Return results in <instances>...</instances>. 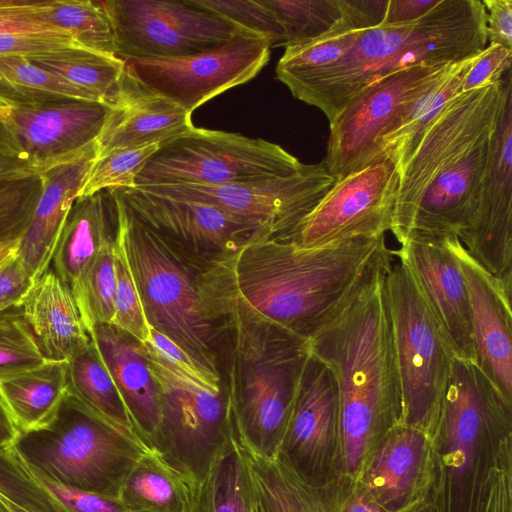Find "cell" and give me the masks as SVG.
Here are the masks:
<instances>
[{
  "label": "cell",
  "mask_w": 512,
  "mask_h": 512,
  "mask_svg": "<svg viewBox=\"0 0 512 512\" xmlns=\"http://www.w3.org/2000/svg\"><path fill=\"white\" fill-rule=\"evenodd\" d=\"M392 260L385 235L302 249L263 238L207 259L198 274L208 317L268 326L309 341Z\"/></svg>",
  "instance_id": "obj_1"
},
{
  "label": "cell",
  "mask_w": 512,
  "mask_h": 512,
  "mask_svg": "<svg viewBox=\"0 0 512 512\" xmlns=\"http://www.w3.org/2000/svg\"><path fill=\"white\" fill-rule=\"evenodd\" d=\"M511 77L509 70L455 95L413 141L398 170L390 229L400 244L458 236L484 176Z\"/></svg>",
  "instance_id": "obj_2"
},
{
  "label": "cell",
  "mask_w": 512,
  "mask_h": 512,
  "mask_svg": "<svg viewBox=\"0 0 512 512\" xmlns=\"http://www.w3.org/2000/svg\"><path fill=\"white\" fill-rule=\"evenodd\" d=\"M387 267L308 341L310 353L331 370L336 381L342 474L354 480L385 436L401 424V388L385 287Z\"/></svg>",
  "instance_id": "obj_3"
},
{
  "label": "cell",
  "mask_w": 512,
  "mask_h": 512,
  "mask_svg": "<svg viewBox=\"0 0 512 512\" xmlns=\"http://www.w3.org/2000/svg\"><path fill=\"white\" fill-rule=\"evenodd\" d=\"M487 44L482 1L441 0L416 21L362 30L340 60L288 89L321 110L330 123L350 99L386 74L420 64L460 62Z\"/></svg>",
  "instance_id": "obj_4"
},
{
  "label": "cell",
  "mask_w": 512,
  "mask_h": 512,
  "mask_svg": "<svg viewBox=\"0 0 512 512\" xmlns=\"http://www.w3.org/2000/svg\"><path fill=\"white\" fill-rule=\"evenodd\" d=\"M431 444L427 499L437 512H478L494 472L512 467V403L476 363L453 359Z\"/></svg>",
  "instance_id": "obj_5"
},
{
  "label": "cell",
  "mask_w": 512,
  "mask_h": 512,
  "mask_svg": "<svg viewBox=\"0 0 512 512\" xmlns=\"http://www.w3.org/2000/svg\"><path fill=\"white\" fill-rule=\"evenodd\" d=\"M11 446L51 481L118 499L127 475L150 451L138 436L102 419L69 392L45 425L18 432Z\"/></svg>",
  "instance_id": "obj_6"
},
{
  "label": "cell",
  "mask_w": 512,
  "mask_h": 512,
  "mask_svg": "<svg viewBox=\"0 0 512 512\" xmlns=\"http://www.w3.org/2000/svg\"><path fill=\"white\" fill-rule=\"evenodd\" d=\"M226 386L239 437L252 452L276 457L310 354L308 341L268 326L234 322Z\"/></svg>",
  "instance_id": "obj_7"
},
{
  "label": "cell",
  "mask_w": 512,
  "mask_h": 512,
  "mask_svg": "<svg viewBox=\"0 0 512 512\" xmlns=\"http://www.w3.org/2000/svg\"><path fill=\"white\" fill-rule=\"evenodd\" d=\"M119 200V231L150 326L221 378L215 351L217 324L203 307L198 275L174 244L138 220L120 196Z\"/></svg>",
  "instance_id": "obj_8"
},
{
  "label": "cell",
  "mask_w": 512,
  "mask_h": 512,
  "mask_svg": "<svg viewBox=\"0 0 512 512\" xmlns=\"http://www.w3.org/2000/svg\"><path fill=\"white\" fill-rule=\"evenodd\" d=\"M396 257L385 272V287L401 388V425L431 437L454 355L413 272Z\"/></svg>",
  "instance_id": "obj_9"
},
{
  "label": "cell",
  "mask_w": 512,
  "mask_h": 512,
  "mask_svg": "<svg viewBox=\"0 0 512 512\" xmlns=\"http://www.w3.org/2000/svg\"><path fill=\"white\" fill-rule=\"evenodd\" d=\"M302 165L275 143L193 127L160 145L136 176L135 187L254 182L291 174Z\"/></svg>",
  "instance_id": "obj_10"
},
{
  "label": "cell",
  "mask_w": 512,
  "mask_h": 512,
  "mask_svg": "<svg viewBox=\"0 0 512 512\" xmlns=\"http://www.w3.org/2000/svg\"><path fill=\"white\" fill-rule=\"evenodd\" d=\"M161 395V418L150 450L196 486L228 442L231 407L226 388L185 376L141 344Z\"/></svg>",
  "instance_id": "obj_11"
},
{
  "label": "cell",
  "mask_w": 512,
  "mask_h": 512,
  "mask_svg": "<svg viewBox=\"0 0 512 512\" xmlns=\"http://www.w3.org/2000/svg\"><path fill=\"white\" fill-rule=\"evenodd\" d=\"M414 65L377 79L358 92L329 123L323 160L335 182L382 161L379 146L405 109L453 65Z\"/></svg>",
  "instance_id": "obj_12"
},
{
  "label": "cell",
  "mask_w": 512,
  "mask_h": 512,
  "mask_svg": "<svg viewBox=\"0 0 512 512\" xmlns=\"http://www.w3.org/2000/svg\"><path fill=\"white\" fill-rule=\"evenodd\" d=\"M101 4L121 59L184 57L253 34L192 0H106Z\"/></svg>",
  "instance_id": "obj_13"
},
{
  "label": "cell",
  "mask_w": 512,
  "mask_h": 512,
  "mask_svg": "<svg viewBox=\"0 0 512 512\" xmlns=\"http://www.w3.org/2000/svg\"><path fill=\"white\" fill-rule=\"evenodd\" d=\"M263 38L238 36L214 49L174 58L122 59L144 89L192 112L224 91L254 78L270 58Z\"/></svg>",
  "instance_id": "obj_14"
},
{
  "label": "cell",
  "mask_w": 512,
  "mask_h": 512,
  "mask_svg": "<svg viewBox=\"0 0 512 512\" xmlns=\"http://www.w3.org/2000/svg\"><path fill=\"white\" fill-rule=\"evenodd\" d=\"M335 179L323 161L304 164L280 177L222 186L165 185L140 187L160 195L214 205L259 223L273 238L287 237L316 207Z\"/></svg>",
  "instance_id": "obj_15"
},
{
  "label": "cell",
  "mask_w": 512,
  "mask_h": 512,
  "mask_svg": "<svg viewBox=\"0 0 512 512\" xmlns=\"http://www.w3.org/2000/svg\"><path fill=\"white\" fill-rule=\"evenodd\" d=\"M398 172L388 157L337 181L284 239L312 249L385 235L392 225Z\"/></svg>",
  "instance_id": "obj_16"
},
{
  "label": "cell",
  "mask_w": 512,
  "mask_h": 512,
  "mask_svg": "<svg viewBox=\"0 0 512 512\" xmlns=\"http://www.w3.org/2000/svg\"><path fill=\"white\" fill-rule=\"evenodd\" d=\"M276 457L313 485L343 475L336 381L331 370L311 353Z\"/></svg>",
  "instance_id": "obj_17"
},
{
  "label": "cell",
  "mask_w": 512,
  "mask_h": 512,
  "mask_svg": "<svg viewBox=\"0 0 512 512\" xmlns=\"http://www.w3.org/2000/svg\"><path fill=\"white\" fill-rule=\"evenodd\" d=\"M458 238L484 269L512 288V77L484 176Z\"/></svg>",
  "instance_id": "obj_18"
},
{
  "label": "cell",
  "mask_w": 512,
  "mask_h": 512,
  "mask_svg": "<svg viewBox=\"0 0 512 512\" xmlns=\"http://www.w3.org/2000/svg\"><path fill=\"white\" fill-rule=\"evenodd\" d=\"M115 190L143 224L176 247L190 248L209 258L250 241L273 238L259 223L214 205L172 198L140 187Z\"/></svg>",
  "instance_id": "obj_19"
},
{
  "label": "cell",
  "mask_w": 512,
  "mask_h": 512,
  "mask_svg": "<svg viewBox=\"0 0 512 512\" xmlns=\"http://www.w3.org/2000/svg\"><path fill=\"white\" fill-rule=\"evenodd\" d=\"M112 110L103 103L65 100L0 113L35 174L73 162L96 143Z\"/></svg>",
  "instance_id": "obj_20"
},
{
  "label": "cell",
  "mask_w": 512,
  "mask_h": 512,
  "mask_svg": "<svg viewBox=\"0 0 512 512\" xmlns=\"http://www.w3.org/2000/svg\"><path fill=\"white\" fill-rule=\"evenodd\" d=\"M451 238L412 237L393 253L413 272L454 358L476 363L469 296Z\"/></svg>",
  "instance_id": "obj_21"
},
{
  "label": "cell",
  "mask_w": 512,
  "mask_h": 512,
  "mask_svg": "<svg viewBox=\"0 0 512 512\" xmlns=\"http://www.w3.org/2000/svg\"><path fill=\"white\" fill-rule=\"evenodd\" d=\"M469 296L476 364L512 403V288L491 275L451 238Z\"/></svg>",
  "instance_id": "obj_22"
},
{
  "label": "cell",
  "mask_w": 512,
  "mask_h": 512,
  "mask_svg": "<svg viewBox=\"0 0 512 512\" xmlns=\"http://www.w3.org/2000/svg\"><path fill=\"white\" fill-rule=\"evenodd\" d=\"M432 480L431 437L397 425L363 466L356 482L383 512H403L427 499Z\"/></svg>",
  "instance_id": "obj_23"
},
{
  "label": "cell",
  "mask_w": 512,
  "mask_h": 512,
  "mask_svg": "<svg viewBox=\"0 0 512 512\" xmlns=\"http://www.w3.org/2000/svg\"><path fill=\"white\" fill-rule=\"evenodd\" d=\"M238 438L262 512H383L353 478L340 475L322 485L307 483L277 457H262Z\"/></svg>",
  "instance_id": "obj_24"
},
{
  "label": "cell",
  "mask_w": 512,
  "mask_h": 512,
  "mask_svg": "<svg viewBox=\"0 0 512 512\" xmlns=\"http://www.w3.org/2000/svg\"><path fill=\"white\" fill-rule=\"evenodd\" d=\"M141 440L150 442L161 418V395L141 344L111 324H98L90 332Z\"/></svg>",
  "instance_id": "obj_25"
},
{
  "label": "cell",
  "mask_w": 512,
  "mask_h": 512,
  "mask_svg": "<svg viewBox=\"0 0 512 512\" xmlns=\"http://www.w3.org/2000/svg\"><path fill=\"white\" fill-rule=\"evenodd\" d=\"M97 155V145L79 159L41 174L42 190L17 257L34 280L51 265L64 222L79 197Z\"/></svg>",
  "instance_id": "obj_26"
},
{
  "label": "cell",
  "mask_w": 512,
  "mask_h": 512,
  "mask_svg": "<svg viewBox=\"0 0 512 512\" xmlns=\"http://www.w3.org/2000/svg\"><path fill=\"white\" fill-rule=\"evenodd\" d=\"M193 127L190 113L144 89L125 70L121 97L96 140L97 151L162 145Z\"/></svg>",
  "instance_id": "obj_27"
},
{
  "label": "cell",
  "mask_w": 512,
  "mask_h": 512,
  "mask_svg": "<svg viewBox=\"0 0 512 512\" xmlns=\"http://www.w3.org/2000/svg\"><path fill=\"white\" fill-rule=\"evenodd\" d=\"M20 309L47 361L68 362L91 343L70 286L51 267L34 281Z\"/></svg>",
  "instance_id": "obj_28"
},
{
  "label": "cell",
  "mask_w": 512,
  "mask_h": 512,
  "mask_svg": "<svg viewBox=\"0 0 512 512\" xmlns=\"http://www.w3.org/2000/svg\"><path fill=\"white\" fill-rule=\"evenodd\" d=\"M119 196L114 189L78 197L58 239L50 267L70 287L114 240L119 221Z\"/></svg>",
  "instance_id": "obj_29"
},
{
  "label": "cell",
  "mask_w": 512,
  "mask_h": 512,
  "mask_svg": "<svg viewBox=\"0 0 512 512\" xmlns=\"http://www.w3.org/2000/svg\"><path fill=\"white\" fill-rule=\"evenodd\" d=\"M67 392L66 362L47 361L0 381V397L18 432L45 425Z\"/></svg>",
  "instance_id": "obj_30"
},
{
  "label": "cell",
  "mask_w": 512,
  "mask_h": 512,
  "mask_svg": "<svg viewBox=\"0 0 512 512\" xmlns=\"http://www.w3.org/2000/svg\"><path fill=\"white\" fill-rule=\"evenodd\" d=\"M230 436L206 477L196 486L188 512H254L256 495L232 406Z\"/></svg>",
  "instance_id": "obj_31"
},
{
  "label": "cell",
  "mask_w": 512,
  "mask_h": 512,
  "mask_svg": "<svg viewBox=\"0 0 512 512\" xmlns=\"http://www.w3.org/2000/svg\"><path fill=\"white\" fill-rule=\"evenodd\" d=\"M195 488L150 450L127 475L119 499L128 512H188Z\"/></svg>",
  "instance_id": "obj_32"
},
{
  "label": "cell",
  "mask_w": 512,
  "mask_h": 512,
  "mask_svg": "<svg viewBox=\"0 0 512 512\" xmlns=\"http://www.w3.org/2000/svg\"><path fill=\"white\" fill-rule=\"evenodd\" d=\"M477 55L454 63L405 109L380 142V160L388 157L396 164L397 171L401 168L418 134L452 97L459 94L463 77Z\"/></svg>",
  "instance_id": "obj_33"
},
{
  "label": "cell",
  "mask_w": 512,
  "mask_h": 512,
  "mask_svg": "<svg viewBox=\"0 0 512 512\" xmlns=\"http://www.w3.org/2000/svg\"><path fill=\"white\" fill-rule=\"evenodd\" d=\"M66 365L70 394L102 419L139 437L124 401L92 341Z\"/></svg>",
  "instance_id": "obj_34"
},
{
  "label": "cell",
  "mask_w": 512,
  "mask_h": 512,
  "mask_svg": "<svg viewBox=\"0 0 512 512\" xmlns=\"http://www.w3.org/2000/svg\"><path fill=\"white\" fill-rule=\"evenodd\" d=\"M65 100L93 101L81 89L28 59L0 57L1 106L30 107Z\"/></svg>",
  "instance_id": "obj_35"
},
{
  "label": "cell",
  "mask_w": 512,
  "mask_h": 512,
  "mask_svg": "<svg viewBox=\"0 0 512 512\" xmlns=\"http://www.w3.org/2000/svg\"><path fill=\"white\" fill-rule=\"evenodd\" d=\"M34 13L37 19L69 34L81 46L116 56L112 27L101 1H35Z\"/></svg>",
  "instance_id": "obj_36"
},
{
  "label": "cell",
  "mask_w": 512,
  "mask_h": 512,
  "mask_svg": "<svg viewBox=\"0 0 512 512\" xmlns=\"http://www.w3.org/2000/svg\"><path fill=\"white\" fill-rule=\"evenodd\" d=\"M32 62L81 89L95 102L115 107L121 97L125 64L115 55L84 50L68 58Z\"/></svg>",
  "instance_id": "obj_37"
},
{
  "label": "cell",
  "mask_w": 512,
  "mask_h": 512,
  "mask_svg": "<svg viewBox=\"0 0 512 512\" xmlns=\"http://www.w3.org/2000/svg\"><path fill=\"white\" fill-rule=\"evenodd\" d=\"M361 31L341 17L320 37L286 47L275 69L277 79L289 88L327 69L349 51Z\"/></svg>",
  "instance_id": "obj_38"
},
{
  "label": "cell",
  "mask_w": 512,
  "mask_h": 512,
  "mask_svg": "<svg viewBox=\"0 0 512 512\" xmlns=\"http://www.w3.org/2000/svg\"><path fill=\"white\" fill-rule=\"evenodd\" d=\"M114 243L115 238L70 287L88 334L98 324H112L116 285Z\"/></svg>",
  "instance_id": "obj_39"
},
{
  "label": "cell",
  "mask_w": 512,
  "mask_h": 512,
  "mask_svg": "<svg viewBox=\"0 0 512 512\" xmlns=\"http://www.w3.org/2000/svg\"><path fill=\"white\" fill-rule=\"evenodd\" d=\"M284 35L285 48L328 32L341 18L339 0H263Z\"/></svg>",
  "instance_id": "obj_40"
},
{
  "label": "cell",
  "mask_w": 512,
  "mask_h": 512,
  "mask_svg": "<svg viewBox=\"0 0 512 512\" xmlns=\"http://www.w3.org/2000/svg\"><path fill=\"white\" fill-rule=\"evenodd\" d=\"M0 500L9 512H68L31 474L12 446L0 450Z\"/></svg>",
  "instance_id": "obj_41"
},
{
  "label": "cell",
  "mask_w": 512,
  "mask_h": 512,
  "mask_svg": "<svg viewBox=\"0 0 512 512\" xmlns=\"http://www.w3.org/2000/svg\"><path fill=\"white\" fill-rule=\"evenodd\" d=\"M116 285L113 326L140 344H147L151 326L147 320L136 282L129 264L124 242L118 229L114 243Z\"/></svg>",
  "instance_id": "obj_42"
},
{
  "label": "cell",
  "mask_w": 512,
  "mask_h": 512,
  "mask_svg": "<svg viewBox=\"0 0 512 512\" xmlns=\"http://www.w3.org/2000/svg\"><path fill=\"white\" fill-rule=\"evenodd\" d=\"M159 147L158 144H149L97 151L79 197L104 189L135 187L136 176Z\"/></svg>",
  "instance_id": "obj_43"
},
{
  "label": "cell",
  "mask_w": 512,
  "mask_h": 512,
  "mask_svg": "<svg viewBox=\"0 0 512 512\" xmlns=\"http://www.w3.org/2000/svg\"><path fill=\"white\" fill-rule=\"evenodd\" d=\"M47 362L20 307L0 313V381Z\"/></svg>",
  "instance_id": "obj_44"
},
{
  "label": "cell",
  "mask_w": 512,
  "mask_h": 512,
  "mask_svg": "<svg viewBox=\"0 0 512 512\" xmlns=\"http://www.w3.org/2000/svg\"><path fill=\"white\" fill-rule=\"evenodd\" d=\"M42 190L38 174L0 179V241L21 238Z\"/></svg>",
  "instance_id": "obj_45"
},
{
  "label": "cell",
  "mask_w": 512,
  "mask_h": 512,
  "mask_svg": "<svg viewBox=\"0 0 512 512\" xmlns=\"http://www.w3.org/2000/svg\"><path fill=\"white\" fill-rule=\"evenodd\" d=\"M192 2L263 38L270 48L285 46L281 27L263 0H192Z\"/></svg>",
  "instance_id": "obj_46"
},
{
  "label": "cell",
  "mask_w": 512,
  "mask_h": 512,
  "mask_svg": "<svg viewBox=\"0 0 512 512\" xmlns=\"http://www.w3.org/2000/svg\"><path fill=\"white\" fill-rule=\"evenodd\" d=\"M89 50L72 37L60 34L8 33L0 35V57L30 61L63 59ZM96 52V51H95Z\"/></svg>",
  "instance_id": "obj_47"
},
{
  "label": "cell",
  "mask_w": 512,
  "mask_h": 512,
  "mask_svg": "<svg viewBox=\"0 0 512 512\" xmlns=\"http://www.w3.org/2000/svg\"><path fill=\"white\" fill-rule=\"evenodd\" d=\"M26 467L68 512H128L118 498L65 486L43 477L27 465Z\"/></svg>",
  "instance_id": "obj_48"
},
{
  "label": "cell",
  "mask_w": 512,
  "mask_h": 512,
  "mask_svg": "<svg viewBox=\"0 0 512 512\" xmlns=\"http://www.w3.org/2000/svg\"><path fill=\"white\" fill-rule=\"evenodd\" d=\"M161 360L187 377L213 389L224 388L221 378L205 371L183 348L166 335L151 327V337L147 344Z\"/></svg>",
  "instance_id": "obj_49"
},
{
  "label": "cell",
  "mask_w": 512,
  "mask_h": 512,
  "mask_svg": "<svg viewBox=\"0 0 512 512\" xmlns=\"http://www.w3.org/2000/svg\"><path fill=\"white\" fill-rule=\"evenodd\" d=\"M512 50L499 44H488L466 71L460 92L464 93L500 80L511 70Z\"/></svg>",
  "instance_id": "obj_50"
},
{
  "label": "cell",
  "mask_w": 512,
  "mask_h": 512,
  "mask_svg": "<svg viewBox=\"0 0 512 512\" xmlns=\"http://www.w3.org/2000/svg\"><path fill=\"white\" fill-rule=\"evenodd\" d=\"M34 5L35 1L0 0V35L37 33L70 36L37 19L34 13Z\"/></svg>",
  "instance_id": "obj_51"
},
{
  "label": "cell",
  "mask_w": 512,
  "mask_h": 512,
  "mask_svg": "<svg viewBox=\"0 0 512 512\" xmlns=\"http://www.w3.org/2000/svg\"><path fill=\"white\" fill-rule=\"evenodd\" d=\"M34 281L18 257L2 267L0 269V313L20 307Z\"/></svg>",
  "instance_id": "obj_52"
},
{
  "label": "cell",
  "mask_w": 512,
  "mask_h": 512,
  "mask_svg": "<svg viewBox=\"0 0 512 512\" xmlns=\"http://www.w3.org/2000/svg\"><path fill=\"white\" fill-rule=\"evenodd\" d=\"M489 44L512 50V0H483Z\"/></svg>",
  "instance_id": "obj_53"
},
{
  "label": "cell",
  "mask_w": 512,
  "mask_h": 512,
  "mask_svg": "<svg viewBox=\"0 0 512 512\" xmlns=\"http://www.w3.org/2000/svg\"><path fill=\"white\" fill-rule=\"evenodd\" d=\"M389 0H339L341 17L357 30L383 23Z\"/></svg>",
  "instance_id": "obj_54"
},
{
  "label": "cell",
  "mask_w": 512,
  "mask_h": 512,
  "mask_svg": "<svg viewBox=\"0 0 512 512\" xmlns=\"http://www.w3.org/2000/svg\"><path fill=\"white\" fill-rule=\"evenodd\" d=\"M33 174L34 171L23 157L0 113V179Z\"/></svg>",
  "instance_id": "obj_55"
},
{
  "label": "cell",
  "mask_w": 512,
  "mask_h": 512,
  "mask_svg": "<svg viewBox=\"0 0 512 512\" xmlns=\"http://www.w3.org/2000/svg\"><path fill=\"white\" fill-rule=\"evenodd\" d=\"M478 512H512V467L494 472Z\"/></svg>",
  "instance_id": "obj_56"
},
{
  "label": "cell",
  "mask_w": 512,
  "mask_h": 512,
  "mask_svg": "<svg viewBox=\"0 0 512 512\" xmlns=\"http://www.w3.org/2000/svg\"><path fill=\"white\" fill-rule=\"evenodd\" d=\"M440 1L441 0H389L382 24L399 25L416 21L428 13Z\"/></svg>",
  "instance_id": "obj_57"
},
{
  "label": "cell",
  "mask_w": 512,
  "mask_h": 512,
  "mask_svg": "<svg viewBox=\"0 0 512 512\" xmlns=\"http://www.w3.org/2000/svg\"><path fill=\"white\" fill-rule=\"evenodd\" d=\"M18 435V430L0 397V450L10 447Z\"/></svg>",
  "instance_id": "obj_58"
},
{
  "label": "cell",
  "mask_w": 512,
  "mask_h": 512,
  "mask_svg": "<svg viewBox=\"0 0 512 512\" xmlns=\"http://www.w3.org/2000/svg\"><path fill=\"white\" fill-rule=\"evenodd\" d=\"M21 238L0 241V269L17 257Z\"/></svg>",
  "instance_id": "obj_59"
},
{
  "label": "cell",
  "mask_w": 512,
  "mask_h": 512,
  "mask_svg": "<svg viewBox=\"0 0 512 512\" xmlns=\"http://www.w3.org/2000/svg\"><path fill=\"white\" fill-rule=\"evenodd\" d=\"M403 512H437V510L429 499H425Z\"/></svg>",
  "instance_id": "obj_60"
},
{
  "label": "cell",
  "mask_w": 512,
  "mask_h": 512,
  "mask_svg": "<svg viewBox=\"0 0 512 512\" xmlns=\"http://www.w3.org/2000/svg\"><path fill=\"white\" fill-rule=\"evenodd\" d=\"M254 512H262V509L259 505V502L257 500V497H256V502H255V508H254Z\"/></svg>",
  "instance_id": "obj_61"
},
{
  "label": "cell",
  "mask_w": 512,
  "mask_h": 512,
  "mask_svg": "<svg viewBox=\"0 0 512 512\" xmlns=\"http://www.w3.org/2000/svg\"><path fill=\"white\" fill-rule=\"evenodd\" d=\"M0 512H9L5 505L0 500Z\"/></svg>",
  "instance_id": "obj_62"
},
{
  "label": "cell",
  "mask_w": 512,
  "mask_h": 512,
  "mask_svg": "<svg viewBox=\"0 0 512 512\" xmlns=\"http://www.w3.org/2000/svg\"><path fill=\"white\" fill-rule=\"evenodd\" d=\"M1 106V105H0Z\"/></svg>",
  "instance_id": "obj_63"
}]
</instances>
